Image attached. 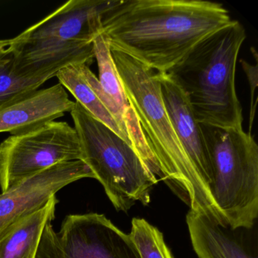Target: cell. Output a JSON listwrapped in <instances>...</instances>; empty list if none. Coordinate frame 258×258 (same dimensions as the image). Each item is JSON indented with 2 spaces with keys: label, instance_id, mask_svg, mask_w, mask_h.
Listing matches in <instances>:
<instances>
[{
  "label": "cell",
  "instance_id": "9a60e30c",
  "mask_svg": "<svg viewBox=\"0 0 258 258\" xmlns=\"http://www.w3.org/2000/svg\"><path fill=\"white\" fill-rule=\"evenodd\" d=\"M82 64L77 63L66 66L58 71L55 77L58 78L59 84L73 95L77 102L125 141L118 125L84 77L81 69Z\"/></svg>",
  "mask_w": 258,
  "mask_h": 258
},
{
  "label": "cell",
  "instance_id": "ba28073f",
  "mask_svg": "<svg viewBox=\"0 0 258 258\" xmlns=\"http://www.w3.org/2000/svg\"><path fill=\"white\" fill-rule=\"evenodd\" d=\"M36 258H141L130 234L104 214L66 216L58 232L43 229Z\"/></svg>",
  "mask_w": 258,
  "mask_h": 258
},
{
  "label": "cell",
  "instance_id": "6da1fadb",
  "mask_svg": "<svg viewBox=\"0 0 258 258\" xmlns=\"http://www.w3.org/2000/svg\"><path fill=\"white\" fill-rule=\"evenodd\" d=\"M232 22L219 3L111 0L102 16L101 34L111 50L167 72L202 40Z\"/></svg>",
  "mask_w": 258,
  "mask_h": 258
},
{
  "label": "cell",
  "instance_id": "30bf717a",
  "mask_svg": "<svg viewBox=\"0 0 258 258\" xmlns=\"http://www.w3.org/2000/svg\"><path fill=\"white\" fill-rule=\"evenodd\" d=\"M94 175L81 160L55 164L0 194V229L45 206L69 184Z\"/></svg>",
  "mask_w": 258,
  "mask_h": 258
},
{
  "label": "cell",
  "instance_id": "4fadbf2b",
  "mask_svg": "<svg viewBox=\"0 0 258 258\" xmlns=\"http://www.w3.org/2000/svg\"><path fill=\"white\" fill-rule=\"evenodd\" d=\"M75 104L60 84L36 90L0 110V133L31 131L71 112Z\"/></svg>",
  "mask_w": 258,
  "mask_h": 258
},
{
  "label": "cell",
  "instance_id": "d6986e66",
  "mask_svg": "<svg viewBox=\"0 0 258 258\" xmlns=\"http://www.w3.org/2000/svg\"><path fill=\"white\" fill-rule=\"evenodd\" d=\"M13 40H0V56L4 55L6 52H8L11 46Z\"/></svg>",
  "mask_w": 258,
  "mask_h": 258
},
{
  "label": "cell",
  "instance_id": "3957f363",
  "mask_svg": "<svg viewBox=\"0 0 258 258\" xmlns=\"http://www.w3.org/2000/svg\"><path fill=\"white\" fill-rule=\"evenodd\" d=\"M246 31L238 21L208 36L167 72L186 95L202 124L242 128L235 71Z\"/></svg>",
  "mask_w": 258,
  "mask_h": 258
},
{
  "label": "cell",
  "instance_id": "5bb4252c",
  "mask_svg": "<svg viewBox=\"0 0 258 258\" xmlns=\"http://www.w3.org/2000/svg\"><path fill=\"white\" fill-rule=\"evenodd\" d=\"M56 196L41 209L0 229V258H36L43 229L55 217Z\"/></svg>",
  "mask_w": 258,
  "mask_h": 258
},
{
  "label": "cell",
  "instance_id": "9c48e42d",
  "mask_svg": "<svg viewBox=\"0 0 258 258\" xmlns=\"http://www.w3.org/2000/svg\"><path fill=\"white\" fill-rule=\"evenodd\" d=\"M93 46L99 78L91 72L90 66L82 64L84 77L118 125L126 143L135 150L145 165L160 181L156 161L120 82L108 41L100 34L95 38Z\"/></svg>",
  "mask_w": 258,
  "mask_h": 258
},
{
  "label": "cell",
  "instance_id": "2e32d148",
  "mask_svg": "<svg viewBox=\"0 0 258 258\" xmlns=\"http://www.w3.org/2000/svg\"><path fill=\"white\" fill-rule=\"evenodd\" d=\"M55 72L24 75L16 72L13 55L10 52L0 56V110L38 90Z\"/></svg>",
  "mask_w": 258,
  "mask_h": 258
},
{
  "label": "cell",
  "instance_id": "7a4b0ae2",
  "mask_svg": "<svg viewBox=\"0 0 258 258\" xmlns=\"http://www.w3.org/2000/svg\"><path fill=\"white\" fill-rule=\"evenodd\" d=\"M120 82L155 158L160 180L191 211L228 226L209 187L187 155L166 111L158 72L126 54L111 50Z\"/></svg>",
  "mask_w": 258,
  "mask_h": 258
},
{
  "label": "cell",
  "instance_id": "52a82bcc",
  "mask_svg": "<svg viewBox=\"0 0 258 258\" xmlns=\"http://www.w3.org/2000/svg\"><path fill=\"white\" fill-rule=\"evenodd\" d=\"M81 158L78 134L66 122L10 136L0 143V188L5 192L55 164Z\"/></svg>",
  "mask_w": 258,
  "mask_h": 258
},
{
  "label": "cell",
  "instance_id": "8992f818",
  "mask_svg": "<svg viewBox=\"0 0 258 258\" xmlns=\"http://www.w3.org/2000/svg\"><path fill=\"white\" fill-rule=\"evenodd\" d=\"M82 158L117 211L127 212L137 202L148 205L159 181L134 149L95 118L78 102L71 111Z\"/></svg>",
  "mask_w": 258,
  "mask_h": 258
},
{
  "label": "cell",
  "instance_id": "7c38bea8",
  "mask_svg": "<svg viewBox=\"0 0 258 258\" xmlns=\"http://www.w3.org/2000/svg\"><path fill=\"white\" fill-rule=\"evenodd\" d=\"M161 97L176 136L210 188L211 166L200 123L195 117L186 95L167 72H158Z\"/></svg>",
  "mask_w": 258,
  "mask_h": 258
},
{
  "label": "cell",
  "instance_id": "8fae6325",
  "mask_svg": "<svg viewBox=\"0 0 258 258\" xmlns=\"http://www.w3.org/2000/svg\"><path fill=\"white\" fill-rule=\"evenodd\" d=\"M186 223L199 258H258L257 223L232 228L191 210Z\"/></svg>",
  "mask_w": 258,
  "mask_h": 258
},
{
  "label": "cell",
  "instance_id": "5b68a950",
  "mask_svg": "<svg viewBox=\"0 0 258 258\" xmlns=\"http://www.w3.org/2000/svg\"><path fill=\"white\" fill-rule=\"evenodd\" d=\"M211 166L210 191L232 228H251L258 217V146L242 128L200 123Z\"/></svg>",
  "mask_w": 258,
  "mask_h": 258
},
{
  "label": "cell",
  "instance_id": "277c9868",
  "mask_svg": "<svg viewBox=\"0 0 258 258\" xmlns=\"http://www.w3.org/2000/svg\"><path fill=\"white\" fill-rule=\"evenodd\" d=\"M111 1L71 0L43 20L12 39L15 69L24 75L55 72L95 58V38Z\"/></svg>",
  "mask_w": 258,
  "mask_h": 258
},
{
  "label": "cell",
  "instance_id": "ac0fdd59",
  "mask_svg": "<svg viewBox=\"0 0 258 258\" xmlns=\"http://www.w3.org/2000/svg\"><path fill=\"white\" fill-rule=\"evenodd\" d=\"M241 66L243 70L245 73L246 76L250 85V117H249V133L250 134L252 125H253V119H254L255 111H256V101L257 99L255 98V92L257 87V60L254 66L249 64L244 60H241Z\"/></svg>",
  "mask_w": 258,
  "mask_h": 258
},
{
  "label": "cell",
  "instance_id": "e0dca14e",
  "mask_svg": "<svg viewBox=\"0 0 258 258\" xmlns=\"http://www.w3.org/2000/svg\"><path fill=\"white\" fill-rule=\"evenodd\" d=\"M130 235L141 258H174L162 232L145 219H133Z\"/></svg>",
  "mask_w": 258,
  "mask_h": 258
}]
</instances>
